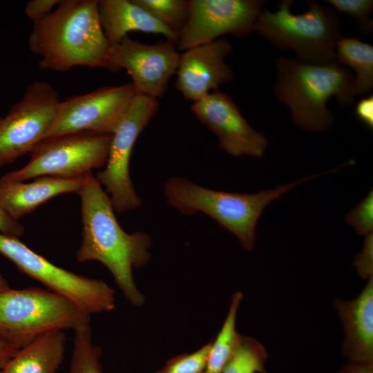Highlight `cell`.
Instances as JSON below:
<instances>
[{"label":"cell","mask_w":373,"mask_h":373,"mask_svg":"<svg viewBox=\"0 0 373 373\" xmlns=\"http://www.w3.org/2000/svg\"><path fill=\"white\" fill-rule=\"evenodd\" d=\"M292 0H280L278 10H262L254 30L275 48L290 50L298 60L313 64L336 61V48L344 37L340 19L331 7L308 1V10L294 14Z\"/></svg>","instance_id":"obj_5"},{"label":"cell","mask_w":373,"mask_h":373,"mask_svg":"<svg viewBox=\"0 0 373 373\" xmlns=\"http://www.w3.org/2000/svg\"><path fill=\"white\" fill-rule=\"evenodd\" d=\"M338 373H373V363L350 362Z\"/></svg>","instance_id":"obj_32"},{"label":"cell","mask_w":373,"mask_h":373,"mask_svg":"<svg viewBox=\"0 0 373 373\" xmlns=\"http://www.w3.org/2000/svg\"><path fill=\"white\" fill-rule=\"evenodd\" d=\"M267 353L256 339L240 336L238 345L222 373H267Z\"/></svg>","instance_id":"obj_22"},{"label":"cell","mask_w":373,"mask_h":373,"mask_svg":"<svg viewBox=\"0 0 373 373\" xmlns=\"http://www.w3.org/2000/svg\"><path fill=\"white\" fill-rule=\"evenodd\" d=\"M84 178L41 176L28 183H0V205L12 218L19 221L51 198L68 193H77Z\"/></svg>","instance_id":"obj_18"},{"label":"cell","mask_w":373,"mask_h":373,"mask_svg":"<svg viewBox=\"0 0 373 373\" xmlns=\"http://www.w3.org/2000/svg\"><path fill=\"white\" fill-rule=\"evenodd\" d=\"M24 233V227L12 218L0 205V233L19 239Z\"/></svg>","instance_id":"obj_30"},{"label":"cell","mask_w":373,"mask_h":373,"mask_svg":"<svg viewBox=\"0 0 373 373\" xmlns=\"http://www.w3.org/2000/svg\"><path fill=\"white\" fill-rule=\"evenodd\" d=\"M10 289L9 285L6 280L0 274V292L6 291Z\"/></svg>","instance_id":"obj_34"},{"label":"cell","mask_w":373,"mask_h":373,"mask_svg":"<svg viewBox=\"0 0 373 373\" xmlns=\"http://www.w3.org/2000/svg\"><path fill=\"white\" fill-rule=\"evenodd\" d=\"M0 373H3L2 370H0Z\"/></svg>","instance_id":"obj_35"},{"label":"cell","mask_w":373,"mask_h":373,"mask_svg":"<svg viewBox=\"0 0 373 373\" xmlns=\"http://www.w3.org/2000/svg\"><path fill=\"white\" fill-rule=\"evenodd\" d=\"M334 308L342 323V352L350 362L373 363V277L351 300H336Z\"/></svg>","instance_id":"obj_16"},{"label":"cell","mask_w":373,"mask_h":373,"mask_svg":"<svg viewBox=\"0 0 373 373\" xmlns=\"http://www.w3.org/2000/svg\"><path fill=\"white\" fill-rule=\"evenodd\" d=\"M60 1V0H31L26 3L24 13L34 23L49 15Z\"/></svg>","instance_id":"obj_29"},{"label":"cell","mask_w":373,"mask_h":373,"mask_svg":"<svg viewBox=\"0 0 373 373\" xmlns=\"http://www.w3.org/2000/svg\"><path fill=\"white\" fill-rule=\"evenodd\" d=\"M340 12L355 19L364 32L372 30V20L370 18L373 10L372 0H326Z\"/></svg>","instance_id":"obj_26"},{"label":"cell","mask_w":373,"mask_h":373,"mask_svg":"<svg viewBox=\"0 0 373 373\" xmlns=\"http://www.w3.org/2000/svg\"><path fill=\"white\" fill-rule=\"evenodd\" d=\"M336 61L353 69L356 95L370 93L373 89V46L358 37H343L336 48Z\"/></svg>","instance_id":"obj_20"},{"label":"cell","mask_w":373,"mask_h":373,"mask_svg":"<svg viewBox=\"0 0 373 373\" xmlns=\"http://www.w3.org/2000/svg\"><path fill=\"white\" fill-rule=\"evenodd\" d=\"M28 48L40 57L41 69L66 72L74 67L113 72L98 15V0H61L47 16L32 23Z\"/></svg>","instance_id":"obj_2"},{"label":"cell","mask_w":373,"mask_h":373,"mask_svg":"<svg viewBox=\"0 0 373 373\" xmlns=\"http://www.w3.org/2000/svg\"><path fill=\"white\" fill-rule=\"evenodd\" d=\"M136 95L132 83L105 86L61 102L47 137L91 132L112 135Z\"/></svg>","instance_id":"obj_11"},{"label":"cell","mask_w":373,"mask_h":373,"mask_svg":"<svg viewBox=\"0 0 373 373\" xmlns=\"http://www.w3.org/2000/svg\"><path fill=\"white\" fill-rule=\"evenodd\" d=\"M133 1L162 24L178 35L186 23L189 13V1Z\"/></svg>","instance_id":"obj_24"},{"label":"cell","mask_w":373,"mask_h":373,"mask_svg":"<svg viewBox=\"0 0 373 373\" xmlns=\"http://www.w3.org/2000/svg\"><path fill=\"white\" fill-rule=\"evenodd\" d=\"M232 46L225 38L201 44L180 53L175 86L183 97L195 102L233 79L224 58Z\"/></svg>","instance_id":"obj_15"},{"label":"cell","mask_w":373,"mask_h":373,"mask_svg":"<svg viewBox=\"0 0 373 373\" xmlns=\"http://www.w3.org/2000/svg\"><path fill=\"white\" fill-rule=\"evenodd\" d=\"M195 117L218 138L219 146L234 157H262L268 144L266 136L254 129L238 106L225 93L216 90L193 103Z\"/></svg>","instance_id":"obj_14"},{"label":"cell","mask_w":373,"mask_h":373,"mask_svg":"<svg viewBox=\"0 0 373 373\" xmlns=\"http://www.w3.org/2000/svg\"><path fill=\"white\" fill-rule=\"evenodd\" d=\"M276 97L291 111L296 126L310 132H323L333 125L334 117L327 102L335 97L344 106L354 104V76L336 61L325 64L302 62L296 58L276 59Z\"/></svg>","instance_id":"obj_3"},{"label":"cell","mask_w":373,"mask_h":373,"mask_svg":"<svg viewBox=\"0 0 373 373\" xmlns=\"http://www.w3.org/2000/svg\"><path fill=\"white\" fill-rule=\"evenodd\" d=\"M111 135L80 132L48 137L30 152L28 163L0 178V183L23 182L41 176L84 178L107 161Z\"/></svg>","instance_id":"obj_7"},{"label":"cell","mask_w":373,"mask_h":373,"mask_svg":"<svg viewBox=\"0 0 373 373\" xmlns=\"http://www.w3.org/2000/svg\"><path fill=\"white\" fill-rule=\"evenodd\" d=\"M373 236L370 233L365 236L363 247L354 260V265L358 274L364 278L373 277Z\"/></svg>","instance_id":"obj_28"},{"label":"cell","mask_w":373,"mask_h":373,"mask_svg":"<svg viewBox=\"0 0 373 373\" xmlns=\"http://www.w3.org/2000/svg\"><path fill=\"white\" fill-rule=\"evenodd\" d=\"M77 194L83 239L76 252L77 260L102 263L130 303L142 305L144 297L135 283L133 269L149 262L150 237L140 231L128 233L121 227L109 195L91 173L84 177Z\"/></svg>","instance_id":"obj_1"},{"label":"cell","mask_w":373,"mask_h":373,"mask_svg":"<svg viewBox=\"0 0 373 373\" xmlns=\"http://www.w3.org/2000/svg\"><path fill=\"white\" fill-rule=\"evenodd\" d=\"M1 117H0V120H1Z\"/></svg>","instance_id":"obj_36"},{"label":"cell","mask_w":373,"mask_h":373,"mask_svg":"<svg viewBox=\"0 0 373 373\" xmlns=\"http://www.w3.org/2000/svg\"><path fill=\"white\" fill-rule=\"evenodd\" d=\"M90 316L49 289L10 288L0 292V338L18 350L50 332L88 325Z\"/></svg>","instance_id":"obj_6"},{"label":"cell","mask_w":373,"mask_h":373,"mask_svg":"<svg viewBox=\"0 0 373 373\" xmlns=\"http://www.w3.org/2000/svg\"><path fill=\"white\" fill-rule=\"evenodd\" d=\"M98 15L104 34L113 46L128 33L140 31L162 35L178 44L179 35L162 24L133 0H98Z\"/></svg>","instance_id":"obj_17"},{"label":"cell","mask_w":373,"mask_h":373,"mask_svg":"<svg viewBox=\"0 0 373 373\" xmlns=\"http://www.w3.org/2000/svg\"><path fill=\"white\" fill-rule=\"evenodd\" d=\"M358 119L369 129H373V95L361 99L355 106Z\"/></svg>","instance_id":"obj_31"},{"label":"cell","mask_w":373,"mask_h":373,"mask_svg":"<svg viewBox=\"0 0 373 373\" xmlns=\"http://www.w3.org/2000/svg\"><path fill=\"white\" fill-rule=\"evenodd\" d=\"M102 352L93 343L89 325L75 331L72 359L68 373H104Z\"/></svg>","instance_id":"obj_23"},{"label":"cell","mask_w":373,"mask_h":373,"mask_svg":"<svg viewBox=\"0 0 373 373\" xmlns=\"http://www.w3.org/2000/svg\"><path fill=\"white\" fill-rule=\"evenodd\" d=\"M211 345V342H209L194 352L180 354L169 359L155 373H203Z\"/></svg>","instance_id":"obj_25"},{"label":"cell","mask_w":373,"mask_h":373,"mask_svg":"<svg viewBox=\"0 0 373 373\" xmlns=\"http://www.w3.org/2000/svg\"><path fill=\"white\" fill-rule=\"evenodd\" d=\"M158 108L157 99L136 94L111 135L106 166L97 173L96 178L104 186L113 207L117 213L137 209L141 204L130 178V159L138 136Z\"/></svg>","instance_id":"obj_10"},{"label":"cell","mask_w":373,"mask_h":373,"mask_svg":"<svg viewBox=\"0 0 373 373\" xmlns=\"http://www.w3.org/2000/svg\"><path fill=\"white\" fill-rule=\"evenodd\" d=\"M60 97L48 82L35 81L0 120V169L46 139L58 113Z\"/></svg>","instance_id":"obj_9"},{"label":"cell","mask_w":373,"mask_h":373,"mask_svg":"<svg viewBox=\"0 0 373 373\" xmlns=\"http://www.w3.org/2000/svg\"><path fill=\"white\" fill-rule=\"evenodd\" d=\"M18 350L0 338V370L15 355Z\"/></svg>","instance_id":"obj_33"},{"label":"cell","mask_w":373,"mask_h":373,"mask_svg":"<svg viewBox=\"0 0 373 373\" xmlns=\"http://www.w3.org/2000/svg\"><path fill=\"white\" fill-rule=\"evenodd\" d=\"M0 253L21 271L69 299L90 315L109 312L115 307V291L106 282L61 268L19 238L0 233Z\"/></svg>","instance_id":"obj_8"},{"label":"cell","mask_w":373,"mask_h":373,"mask_svg":"<svg viewBox=\"0 0 373 373\" xmlns=\"http://www.w3.org/2000/svg\"><path fill=\"white\" fill-rule=\"evenodd\" d=\"M242 299L240 291L233 294L224 322L215 341L211 342L203 373H222L234 353L241 336L236 331V322Z\"/></svg>","instance_id":"obj_21"},{"label":"cell","mask_w":373,"mask_h":373,"mask_svg":"<svg viewBox=\"0 0 373 373\" xmlns=\"http://www.w3.org/2000/svg\"><path fill=\"white\" fill-rule=\"evenodd\" d=\"M315 176L253 194L215 191L174 176L166 181L164 194L167 203L182 214L201 212L210 216L236 236L246 250L251 251L255 244L256 224L265 207L293 187Z\"/></svg>","instance_id":"obj_4"},{"label":"cell","mask_w":373,"mask_h":373,"mask_svg":"<svg viewBox=\"0 0 373 373\" xmlns=\"http://www.w3.org/2000/svg\"><path fill=\"white\" fill-rule=\"evenodd\" d=\"M265 3L262 0H189L188 17L179 33L178 48L186 50L224 34L247 36Z\"/></svg>","instance_id":"obj_12"},{"label":"cell","mask_w":373,"mask_h":373,"mask_svg":"<svg viewBox=\"0 0 373 373\" xmlns=\"http://www.w3.org/2000/svg\"><path fill=\"white\" fill-rule=\"evenodd\" d=\"M176 47V44L167 40L146 44L127 36L111 46L113 72L124 69L132 79L136 94L157 99L164 96L177 72L180 53Z\"/></svg>","instance_id":"obj_13"},{"label":"cell","mask_w":373,"mask_h":373,"mask_svg":"<svg viewBox=\"0 0 373 373\" xmlns=\"http://www.w3.org/2000/svg\"><path fill=\"white\" fill-rule=\"evenodd\" d=\"M347 222L361 236L372 233L373 230V192L360 202L346 216Z\"/></svg>","instance_id":"obj_27"},{"label":"cell","mask_w":373,"mask_h":373,"mask_svg":"<svg viewBox=\"0 0 373 373\" xmlns=\"http://www.w3.org/2000/svg\"><path fill=\"white\" fill-rule=\"evenodd\" d=\"M64 331L46 333L21 348L3 368V373H56L66 352Z\"/></svg>","instance_id":"obj_19"}]
</instances>
